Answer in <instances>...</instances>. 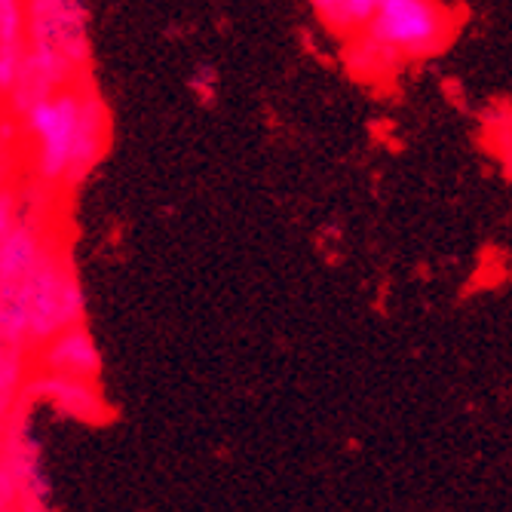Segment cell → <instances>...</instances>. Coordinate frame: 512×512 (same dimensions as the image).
Listing matches in <instances>:
<instances>
[{"mask_svg": "<svg viewBox=\"0 0 512 512\" xmlns=\"http://www.w3.org/2000/svg\"><path fill=\"white\" fill-rule=\"evenodd\" d=\"M22 316H25V341L31 347L43 344L50 335L68 329L83 316V292L74 276V267L56 249L40 252L34 267L28 270L19 292Z\"/></svg>", "mask_w": 512, "mask_h": 512, "instance_id": "6da1fadb", "label": "cell"}, {"mask_svg": "<svg viewBox=\"0 0 512 512\" xmlns=\"http://www.w3.org/2000/svg\"><path fill=\"white\" fill-rule=\"evenodd\" d=\"M454 16L442 0H381L362 31L399 59H430L454 37Z\"/></svg>", "mask_w": 512, "mask_h": 512, "instance_id": "7a4b0ae2", "label": "cell"}, {"mask_svg": "<svg viewBox=\"0 0 512 512\" xmlns=\"http://www.w3.org/2000/svg\"><path fill=\"white\" fill-rule=\"evenodd\" d=\"M80 123V89L62 86L25 111V129L37 138V175L46 184L65 181Z\"/></svg>", "mask_w": 512, "mask_h": 512, "instance_id": "3957f363", "label": "cell"}, {"mask_svg": "<svg viewBox=\"0 0 512 512\" xmlns=\"http://www.w3.org/2000/svg\"><path fill=\"white\" fill-rule=\"evenodd\" d=\"M28 46L86 65V16L80 0H31L28 4Z\"/></svg>", "mask_w": 512, "mask_h": 512, "instance_id": "277c9868", "label": "cell"}, {"mask_svg": "<svg viewBox=\"0 0 512 512\" xmlns=\"http://www.w3.org/2000/svg\"><path fill=\"white\" fill-rule=\"evenodd\" d=\"M22 393H25V399H46L62 414L74 417V421H83V424H108V417H111V408L102 399L96 381L40 371V375H34L31 381L22 384Z\"/></svg>", "mask_w": 512, "mask_h": 512, "instance_id": "5b68a950", "label": "cell"}, {"mask_svg": "<svg viewBox=\"0 0 512 512\" xmlns=\"http://www.w3.org/2000/svg\"><path fill=\"white\" fill-rule=\"evenodd\" d=\"M37 347H40L37 350L40 371H53V375H68V378H83V381L99 378V371H102L99 347L80 322L50 335Z\"/></svg>", "mask_w": 512, "mask_h": 512, "instance_id": "8992f818", "label": "cell"}, {"mask_svg": "<svg viewBox=\"0 0 512 512\" xmlns=\"http://www.w3.org/2000/svg\"><path fill=\"white\" fill-rule=\"evenodd\" d=\"M105 145H108V108L96 92L86 86V89H80V123H77L65 181L68 184L83 181L86 172L96 166L99 157L105 154Z\"/></svg>", "mask_w": 512, "mask_h": 512, "instance_id": "52a82bcc", "label": "cell"}, {"mask_svg": "<svg viewBox=\"0 0 512 512\" xmlns=\"http://www.w3.org/2000/svg\"><path fill=\"white\" fill-rule=\"evenodd\" d=\"M4 445H7V457H10V467H13V479H16V509H46L50 500V485H46L43 473H40V460H37V445L34 439L25 433L22 424L4 430Z\"/></svg>", "mask_w": 512, "mask_h": 512, "instance_id": "ba28073f", "label": "cell"}, {"mask_svg": "<svg viewBox=\"0 0 512 512\" xmlns=\"http://www.w3.org/2000/svg\"><path fill=\"white\" fill-rule=\"evenodd\" d=\"M347 56V68L359 77V80H378V77H387V74H393L399 65H402V59L393 53V50H387L384 43H378V40H371L365 31L353 40V43H347V50H344Z\"/></svg>", "mask_w": 512, "mask_h": 512, "instance_id": "9c48e42d", "label": "cell"}, {"mask_svg": "<svg viewBox=\"0 0 512 512\" xmlns=\"http://www.w3.org/2000/svg\"><path fill=\"white\" fill-rule=\"evenodd\" d=\"M22 387V347L0 341V421H10Z\"/></svg>", "mask_w": 512, "mask_h": 512, "instance_id": "30bf717a", "label": "cell"}, {"mask_svg": "<svg viewBox=\"0 0 512 512\" xmlns=\"http://www.w3.org/2000/svg\"><path fill=\"white\" fill-rule=\"evenodd\" d=\"M310 4H313L316 16L332 31H341V34L356 31V25L350 19V10H347V0H310Z\"/></svg>", "mask_w": 512, "mask_h": 512, "instance_id": "8fae6325", "label": "cell"}, {"mask_svg": "<svg viewBox=\"0 0 512 512\" xmlns=\"http://www.w3.org/2000/svg\"><path fill=\"white\" fill-rule=\"evenodd\" d=\"M16 500H19V491H16L10 457H7L4 433H0V509H16Z\"/></svg>", "mask_w": 512, "mask_h": 512, "instance_id": "7c38bea8", "label": "cell"}, {"mask_svg": "<svg viewBox=\"0 0 512 512\" xmlns=\"http://www.w3.org/2000/svg\"><path fill=\"white\" fill-rule=\"evenodd\" d=\"M378 4H381V0H347V10H350L353 25H356V28H362V25L371 19V13L378 10Z\"/></svg>", "mask_w": 512, "mask_h": 512, "instance_id": "4fadbf2b", "label": "cell"}, {"mask_svg": "<svg viewBox=\"0 0 512 512\" xmlns=\"http://www.w3.org/2000/svg\"><path fill=\"white\" fill-rule=\"evenodd\" d=\"M194 86L200 89V99L203 102H212L215 99V71L212 68H197Z\"/></svg>", "mask_w": 512, "mask_h": 512, "instance_id": "5bb4252c", "label": "cell"}]
</instances>
